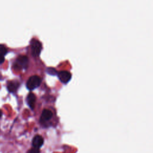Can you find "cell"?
<instances>
[{"mask_svg": "<svg viewBox=\"0 0 153 153\" xmlns=\"http://www.w3.org/2000/svg\"><path fill=\"white\" fill-rule=\"evenodd\" d=\"M36 100V97L35 94L32 93H30L28 94L27 98H26V101L28 106L31 108L33 109L35 106V103Z\"/></svg>", "mask_w": 153, "mask_h": 153, "instance_id": "7", "label": "cell"}, {"mask_svg": "<svg viewBox=\"0 0 153 153\" xmlns=\"http://www.w3.org/2000/svg\"><path fill=\"white\" fill-rule=\"evenodd\" d=\"M41 82V78L39 76L32 75L28 79L26 82V87L29 90H32L39 87Z\"/></svg>", "mask_w": 153, "mask_h": 153, "instance_id": "1", "label": "cell"}, {"mask_svg": "<svg viewBox=\"0 0 153 153\" xmlns=\"http://www.w3.org/2000/svg\"><path fill=\"white\" fill-rule=\"evenodd\" d=\"M27 153H39V149H37V148H32L31 149H30Z\"/></svg>", "mask_w": 153, "mask_h": 153, "instance_id": "11", "label": "cell"}, {"mask_svg": "<svg viewBox=\"0 0 153 153\" xmlns=\"http://www.w3.org/2000/svg\"><path fill=\"white\" fill-rule=\"evenodd\" d=\"M4 60H5V59H4V56L0 55V64L4 62Z\"/></svg>", "mask_w": 153, "mask_h": 153, "instance_id": "12", "label": "cell"}, {"mask_svg": "<svg viewBox=\"0 0 153 153\" xmlns=\"http://www.w3.org/2000/svg\"><path fill=\"white\" fill-rule=\"evenodd\" d=\"M2 111L0 110V118L2 117Z\"/></svg>", "mask_w": 153, "mask_h": 153, "instance_id": "13", "label": "cell"}, {"mask_svg": "<svg viewBox=\"0 0 153 153\" xmlns=\"http://www.w3.org/2000/svg\"><path fill=\"white\" fill-rule=\"evenodd\" d=\"M29 60L26 56H19L16 59L14 67L17 69H23L27 68L28 66Z\"/></svg>", "mask_w": 153, "mask_h": 153, "instance_id": "2", "label": "cell"}, {"mask_svg": "<svg viewBox=\"0 0 153 153\" xmlns=\"http://www.w3.org/2000/svg\"><path fill=\"white\" fill-rule=\"evenodd\" d=\"M7 50L6 47L2 44H0V55L4 56L7 54Z\"/></svg>", "mask_w": 153, "mask_h": 153, "instance_id": "9", "label": "cell"}, {"mask_svg": "<svg viewBox=\"0 0 153 153\" xmlns=\"http://www.w3.org/2000/svg\"><path fill=\"white\" fill-rule=\"evenodd\" d=\"M57 75L60 81L64 84L68 82L71 79V74L67 71H60L57 73Z\"/></svg>", "mask_w": 153, "mask_h": 153, "instance_id": "4", "label": "cell"}, {"mask_svg": "<svg viewBox=\"0 0 153 153\" xmlns=\"http://www.w3.org/2000/svg\"><path fill=\"white\" fill-rule=\"evenodd\" d=\"M52 116H53L52 112L49 109H45L42 111V112L41 113V117H40V121L41 122L47 121L49 120L50 119H51Z\"/></svg>", "mask_w": 153, "mask_h": 153, "instance_id": "6", "label": "cell"}, {"mask_svg": "<svg viewBox=\"0 0 153 153\" xmlns=\"http://www.w3.org/2000/svg\"><path fill=\"white\" fill-rule=\"evenodd\" d=\"M19 86V84L17 82L15 81H11L8 83L7 88L10 92L13 93L17 90Z\"/></svg>", "mask_w": 153, "mask_h": 153, "instance_id": "8", "label": "cell"}, {"mask_svg": "<svg viewBox=\"0 0 153 153\" xmlns=\"http://www.w3.org/2000/svg\"><path fill=\"white\" fill-rule=\"evenodd\" d=\"M47 73H48L49 74H50L51 75H54L56 74H57V71H56V69L53 68H47Z\"/></svg>", "mask_w": 153, "mask_h": 153, "instance_id": "10", "label": "cell"}, {"mask_svg": "<svg viewBox=\"0 0 153 153\" xmlns=\"http://www.w3.org/2000/svg\"><path fill=\"white\" fill-rule=\"evenodd\" d=\"M31 51L32 54L34 57H36L39 55L41 49H42V45L40 41L37 39H33L31 41Z\"/></svg>", "mask_w": 153, "mask_h": 153, "instance_id": "3", "label": "cell"}, {"mask_svg": "<svg viewBox=\"0 0 153 153\" xmlns=\"http://www.w3.org/2000/svg\"><path fill=\"white\" fill-rule=\"evenodd\" d=\"M43 143H44V139L40 135L35 136L32 139V145L33 146V148L39 149L42 146Z\"/></svg>", "mask_w": 153, "mask_h": 153, "instance_id": "5", "label": "cell"}]
</instances>
